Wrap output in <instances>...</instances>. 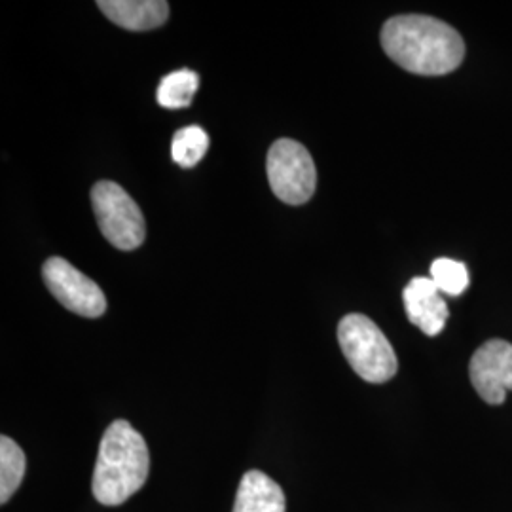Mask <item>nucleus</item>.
I'll return each instance as SVG.
<instances>
[{"instance_id":"f257e3e1","label":"nucleus","mask_w":512,"mask_h":512,"mask_svg":"<svg viewBox=\"0 0 512 512\" xmlns=\"http://www.w3.org/2000/svg\"><path fill=\"white\" fill-rule=\"evenodd\" d=\"M382 48L404 71L421 76L454 73L465 57V42L452 25L421 14L387 19Z\"/></svg>"},{"instance_id":"f03ea898","label":"nucleus","mask_w":512,"mask_h":512,"mask_svg":"<svg viewBox=\"0 0 512 512\" xmlns=\"http://www.w3.org/2000/svg\"><path fill=\"white\" fill-rule=\"evenodd\" d=\"M150 471V456L143 435L126 420L110 423L99 444L93 471V495L101 505L118 507L137 494Z\"/></svg>"},{"instance_id":"7ed1b4c3","label":"nucleus","mask_w":512,"mask_h":512,"mask_svg":"<svg viewBox=\"0 0 512 512\" xmlns=\"http://www.w3.org/2000/svg\"><path fill=\"white\" fill-rule=\"evenodd\" d=\"M338 342L355 374L365 382L385 384L397 374L395 349L380 327L363 313H349L340 321Z\"/></svg>"},{"instance_id":"20e7f679","label":"nucleus","mask_w":512,"mask_h":512,"mask_svg":"<svg viewBox=\"0 0 512 512\" xmlns=\"http://www.w3.org/2000/svg\"><path fill=\"white\" fill-rule=\"evenodd\" d=\"M92 205L99 230L110 245L120 251H133L145 243L143 211L120 184L99 181L93 186Z\"/></svg>"},{"instance_id":"39448f33","label":"nucleus","mask_w":512,"mask_h":512,"mask_svg":"<svg viewBox=\"0 0 512 512\" xmlns=\"http://www.w3.org/2000/svg\"><path fill=\"white\" fill-rule=\"evenodd\" d=\"M268 181L275 196L289 205L310 202L317 186V169L308 148L293 139H279L266 160Z\"/></svg>"},{"instance_id":"423d86ee","label":"nucleus","mask_w":512,"mask_h":512,"mask_svg":"<svg viewBox=\"0 0 512 512\" xmlns=\"http://www.w3.org/2000/svg\"><path fill=\"white\" fill-rule=\"evenodd\" d=\"M42 277L55 300L82 317H101L107 310V298L88 275L78 272L71 262L52 256L42 266Z\"/></svg>"},{"instance_id":"0eeeda50","label":"nucleus","mask_w":512,"mask_h":512,"mask_svg":"<svg viewBox=\"0 0 512 512\" xmlns=\"http://www.w3.org/2000/svg\"><path fill=\"white\" fill-rule=\"evenodd\" d=\"M476 393L488 404H503L512 391V344L490 340L476 349L469 365Z\"/></svg>"},{"instance_id":"6e6552de","label":"nucleus","mask_w":512,"mask_h":512,"mask_svg":"<svg viewBox=\"0 0 512 512\" xmlns=\"http://www.w3.org/2000/svg\"><path fill=\"white\" fill-rule=\"evenodd\" d=\"M408 321L427 336H437L448 321V306L431 277H414L403 291Z\"/></svg>"},{"instance_id":"1a4fd4ad","label":"nucleus","mask_w":512,"mask_h":512,"mask_svg":"<svg viewBox=\"0 0 512 512\" xmlns=\"http://www.w3.org/2000/svg\"><path fill=\"white\" fill-rule=\"evenodd\" d=\"M97 6L112 23L128 31H152L169 18L165 0H101Z\"/></svg>"},{"instance_id":"9d476101","label":"nucleus","mask_w":512,"mask_h":512,"mask_svg":"<svg viewBox=\"0 0 512 512\" xmlns=\"http://www.w3.org/2000/svg\"><path fill=\"white\" fill-rule=\"evenodd\" d=\"M234 512H285V494L270 476L249 471L239 482Z\"/></svg>"},{"instance_id":"9b49d317","label":"nucleus","mask_w":512,"mask_h":512,"mask_svg":"<svg viewBox=\"0 0 512 512\" xmlns=\"http://www.w3.org/2000/svg\"><path fill=\"white\" fill-rule=\"evenodd\" d=\"M200 88V76L190 69H181L162 78L156 99L158 105L169 110L186 109Z\"/></svg>"},{"instance_id":"f8f14e48","label":"nucleus","mask_w":512,"mask_h":512,"mask_svg":"<svg viewBox=\"0 0 512 512\" xmlns=\"http://www.w3.org/2000/svg\"><path fill=\"white\" fill-rule=\"evenodd\" d=\"M25 454L10 437H0V503L6 505L25 476Z\"/></svg>"},{"instance_id":"ddd939ff","label":"nucleus","mask_w":512,"mask_h":512,"mask_svg":"<svg viewBox=\"0 0 512 512\" xmlns=\"http://www.w3.org/2000/svg\"><path fill=\"white\" fill-rule=\"evenodd\" d=\"M209 150V135L200 126L179 129L171 141L173 162L183 169L200 164Z\"/></svg>"},{"instance_id":"4468645a","label":"nucleus","mask_w":512,"mask_h":512,"mask_svg":"<svg viewBox=\"0 0 512 512\" xmlns=\"http://www.w3.org/2000/svg\"><path fill=\"white\" fill-rule=\"evenodd\" d=\"M431 279L439 287L440 293L459 296L469 287V272L467 266L452 258H437L431 264Z\"/></svg>"}]
</instances>
